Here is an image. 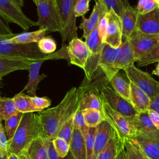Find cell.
I'll return each instance as SVG.
<instances>
[{
    "label": "cell",
    "instance_id": "cell-1",
    "mask_svg": "<svg viewBox=\"0 0 159 159\" xmlns=\"http://www.w3.org/2000/svg\"><path fill=\"white\" fill-rule=\"evenodd\" d=\"M79 101L78 88L73 87L57 106L37 114L42 137L51 140L57 138L62 126L78 111Z\"/></svg>",
    "mask_w": 159,
    "mask_h": 159
},
{
    "label": "cell",
    "instance_id": "cell-2",
    "mask_svg": "<svg viewBox=\"0 0 159 159\" xmlns=\"http://www.w3.org/2000/svg\"><path fill=\"white\" fill-rule=\"evenodd\" d=\"M39 136H41V130L37 114L24 113L12 139L8 142V152L16 155L24 153Z\"/></svg>",
    "mask_w": 159,
    "mask_h": 159
},
{
    "label": "cell",
    "instance_id": "cell-3",
    "mask_svg": "<svg viewBox=\"0 0 159 159\" xmlns=\"http://www.w3.org/2000/svg\"><path fill=\"white\" fill-rule=\"evenodd\" d=\"M37 7L39 29L47 32L61 31L60 15L57 0H33Z\"/></svg>",
    "mask_w": 159,
    "mask_h": 159
},
{
    "label": "cell",
    "instance_id": "cell-4",
    "mask_svg": "<svg viewBox=\"0 0 159 159\" xmlns=\"http://www.w3.org/2000/svg\"><path fill=\"white\" fill-rule=\"evenodd\" d=\"M76 0H57L59 15L61 31L60 32L62 43L78 37L76 24V16L74 12Z\"/></svg>",
    "mask_w": 159,
    "mask_h": 159
},
{
    "label": "cell",
    "instance_id": "cell-5",
    "mask_svg": "<svg viewBox=\"0 0 159 159\" xmlns=\"http://www.w3.org/2000/svg\"><path fill=\"white\" fill-rule=\"evenodd\" d=\"M7 39L10 37H0V55L34 61L47 55L40 51L37 43H12Z\"/></svg>",
    "mask_w": 159,
    "mask_h": 159
},
{
    "label": "cell",
    "instance_id": "cell-6",
    "mask_svg": "<svg viewBox=\"0 0 159 159\" xmlns=\"http://www.w3.org/2000/svg\"><path fill=\"white\" fill-rule=\"evenodd\" d=\"M24 6L22 0H0V17L7 23L17 24L24 30L37 26V23L27 17L21 10Z\"/></svg>",
    "mask_w": 159,
    "mask_h": 159
},
{
    "label": "cell",
    "instance_id": "cell-7",
    "mask_svg": "<svg viewBox=\"0 0 159 159\" xmlns=\"http://www.w3.org/2000/svg\"><path fill=\"white\" fill-rule=\"evenodd\" d=\"M102 100V99H101ZM102 102V112L105 120L107 121L119 138L124 142L134 139L137 130L132 122V119L127 118L112 109L106 103Z\"/></svg>",
    "mask_w": 159,
    "mask_h": 159
},
{
    "label": "cell",
    "instance_id": "cell-8",
    "mask_svg": "<svg viewBox=\"0 0 159 159\" xmlns=\"http://www.w3.org/2000/svg\"><path fill=\"white\" fill-rule=\"evenodd\" d=\"M53 59H64L70 61V58L67 52V46L63 44L62 47L57 52L47 55L44 58L33 62L29 69V81L20 93L27 91V93L29 94H32V96H36V91L38 88L39 82L47 76L45 74L39 75L40 67L45 61Z\"/></svg>",
    "mask_w": 159,
    "mask_h": 159
},
{
    "label": "cell",
    "instance_id": "cell-9",
    "mask_svg": "<svg viewBox=\"0 0 159 159\" xmlns=\"http://www.w3.org/2000/svg\"><path fill=\"white\" fill-rule=\"evenodd\" d=\"M130 82L145 93L150 99L159 95V81L155 80L150 74L134 66H130L124 70Z\"/></svg>",
    "mask_w": 159,
    "mask_h": 159
},
{
    "label": "cell",
    "instance_id": "cell-10",
    "mask_svg": "<svg viewBox=\"0 0 159 159\" xmlns=\"http://www.w3.org/2000/svg\"><path fill=\"white\" fill-rule=\"evenodd\" d=\"M85 42L88 45L89 53L83 70L85 73L84 79L89 81L99 66V60L104 44L99 37L98 26L86 39Z\"/></svg>",
    "mask_w": 159,
    "mask_h": 159
},
{
    "label": "cell",
    "instance_id": "cell-11",
    "mask_svg": "<svg viewBox=\"0 0 159 159\" xmlns=\"http://www.w3.org/2000/svg\"><path fill=\"white\" fill-rule=\"evenodd\" d=\"M100 96L102 101L112 109L127 118L133 119L138 114L129 101L120 96L108 85L101 90Z\"/></svg>",
    "mask_w": 159,
    "mask_h": 159
},
{
    "label": "cell",
    "instance_id": "cell-12",
    "mask_svg": "<svg viewBox=\"0 0 159 159\" xmlns=\"http://www.w3.org/2000/svg\"><path fill=\"white\" fill-rule=\"evenodd\" d=\"M136 61L151 52L159 44V36L134 31L128 39Z\"/></svg>",
    "mask_w": 159,
    "mask_h": 159
},
{
    "label": "cell",
    "instance_id": "cell-13",
    "mask_svg": "<svg viewBox=\"0 0 159 159\" xmlns=\"http://www.w3.org/2000/svg\"><path fill=\"white\" fill-rule=\"evenodd\" d=\"M148 159H159V130L137 133L133 139Z\"/></svg>",
    "mask_w": 159,
    "mask_h": 159
},
{
    "label": "cell",
    "instance_id": "cell-14",
    "mask_svg": "<svg viewBox=\"0 0 159 159\" xmlns=\"http://www.w3.org/2000/svg\"><path fill=\"white\" fill-rule=\"evenodd\" d=\"M122 25L121 19L111 10L107 13V26L104 43L117 48L122 43Z\"/></svg>",
    "mask_w": 159,
    "mask_h": 159
},
{
    "label": "cell",
    "instance_id": "cell-15",
    "mask_svg": "<svg viewBox=\"0 0 159 159\" xmlns=\"http://www.w3.org/2000/svg\"><path fill=\"white\" fill-rule=\"evenodd\" d=\"M67 52L70 63L84 70L89 53L86 43L78 37L73 39L69 42Z\"/></svg>",
    "mask_w": 159,
    "mask_h": 159
},
{
    "label": "cell",
    "instance_id": "cell-16",
    "mask_svg": "<svg viewBox=\"0 0 159 159\" xmlns=\"http://www.w3.org/2000/svg\"><path fill=\"white\" fill-rule=\"evenodd\" d=\"M134 31L159 36V7L146 14H139Z\"/></svg>",
    "mask_w": 159,
    "mask_h": 159
},
{
    "label": "cell",
    "instance_id": "cell-17",
    "mask_svg": "<svg viewBox=\"0 0 159 159\" xmlns=\"http://www.w3.org/2000/svg\"><path fill=\"white\" fill-rule=\"evenodd\" d=\"M108 12L102 0L95 1V5L89 17L87 19L83 17L82 22L79 26V28L83 30V38L86 39L91 34L93 30L98 25L101 17Z\"/></svg>",
    "mask_w": 159,
    "mask_h": 159
},
{
    "label": "cell",
    "instance_id": "cell-18",
    "mask_svg": "<svg viewBox=\"0 0 159 159\" xmlns=\"http://www.w3.org/2000/svg\"><path fill=\"white\" fill-rule=\"evenodd\" d=\"M119 52V47L117 48L104 43L102 50L99 67L104 72L109 81L114 76L117 71L114 68V64Z\"/></svg>",
    "mask_w": 159,
    "mask_h": 159
},
{
    "label": "cell",
    "instance_id": "cell-19",
    "mask_svg": "<svg viewBox=\"0 0 159 159\" xmlns=\"http://www.w3.org/2000/svg\"><path fill=\"white\" fill-rule=\"evenodd\" d=\"M112 132L113 129L106 120L102 121L96 127L92 159H96L98 155L107 144Z\"/></svg>",
    "mask_w": 159,
    "mask_h": 159
},
{
    "label": "cell",
    "instance_id": "cell-20",
    "mask_svg": "<svg viewBox=\"0 0 159 159\" xmlns=\"http://www.w3.org/2000/svg\"><path fill=\"white\" fill-rule=\"evenodd\" d=\"M34 61L0 55V76L17 70H29Z\"/></svg>",
    "mask_w": 159,
    "mask_h": 159
},
{
    "label": "cell",
    "instance_id": "cell-21",
    "mask_svg": "<svg viewBox=\"0 0 159 159\" xmlns=\"http://www.w3.org/2000/svg\"><path fill=\"white\" fill-rule=\"evenodd\" d=\"M136 61L133 50L130 46L129 39H125L119 47V52L114 64V68L119 71L120 70L134 65Z\"/></svg>",
    "mask_w": 159,
    "mask_h": 159
},
{
    "label": "cell",
    "instance_id": "cell-22",
    "mask_svg": "<svg viewBox=\"0 0 159 159\" xmlns=\"http://www.w3.org/2000/svg\"><path fill=\"white\" fill-rule=\"evenodd\" d=\"M130 82V81H129ZM129 102L138 112H147L150 109L151 99L148 95L132 82Z\"/></svg>",
    "mask_w": 159,
    "mask_h": 159
},
{
    "label": "cell",
    "instance_id": "cell-23",
    "mask_svg": "<svg viewBox=\"0 0 159 159\" xmlns=\"http://www.w3.org/2000/svg\"><path fill=\"white\" fill-rule=\"evenodd\" d=\"M79 97L78 110L83 111L86 109H96L102 112V102L100 91L94 89L86 91Z\"/></svg>",
    "mask_w": 159,
    "mask_h": 159
},
{
    "label": "cell",
    "instance_id": "cell-24",
    "mask_svg": "<svg viewBox=\"0 0 159 159\" xmlns=\"http://www.w3.org/2000/svg\"><path fill=\"white\" fill-rule=\"evenodd\" d=\"M123 142L113 129L112 136L104 148L99 153L96 159H117L124 148Z\"/></svg>",
    "mask_w": 159,
    "mask_h": 159
},
{
    "label": "cell",
    "instance_id": "cell-25",
    "mask_svg": "<svg viewBox=\"0 0 159 159\" xmlns=\"http://www.w3.org/2000/svg\"><path fill=\"white\" fill-rule=\"evenodd\" d=\"M70 151L73 159H86L85 139L76 124L74 125L73 133L70 143Z\"/></svg>",
    "mask_w": 159,
    "mask_h": 159
},
{
    "label": "cell",
    "instance_id": "cell-26",
    "mask_svg": "<svg viewBox=\"0 0 159 159\" xmlns=\"http://www.w3.org/2000/svg\"><path fill=\"white\" fill-rule=\"evenodd\" d=\"M136 9L132 7L129 3L127 4L124 14L121 19L122 25V37L128 39L134 32L138 18Z\"/></svg>",
    "mask_w": 159,
    "mask_h": 159
},
{
    "label": "cell",
    "instance_id": "cell-27",
    "mask_svg": "<svg viewBox=\"0 0 159 159\" xmlns=\"http://www.w3.org/2000/svg\"><path fill=\"white\" fill-rule=\"evenodd\" d=\"M22 153L27 159H48L43 138L41 136L35 139Z\"/></svg>",
    "mask_w": 159,
    "mask_h": 159
},
{
    "label": "cell",
    "instance_id": "cell-28",
    "mask_svg": "<svg viewBox=\"0 0 159 159\" xmlns=\"http://www.w3.org/2000/svg\"><path fill=\"white\" fill-rule=\"evenodd\" d=\"M46 30L44 29H39L33 32H27L21 34H16L14 37L7 39V42L12 43H37L42 39L45 37Z\"/></svg>",
    "mask_w": 159,
    "mask_h": 159
},
{
    "label": "cell",
    "instance_id": "cell-29",
    "mask_svg": "<svg viewBox=\"0 0 159 159\" xmlns=\"http://www.w3.org/2000/svg\"><path fill=\"white\" fill-rule=\"evenodd\" d=\"M137 133L148 132L157 130L149 116L148 111L147 112H138L132 119Z\"/></svg>",
    "mask_w": 159,
    "mask_h": 159
},
{
    "label": "cell",
    "instance_id": "cell-30",
    "mask_svg": "<svg viewBox=\"0 0 159 159\" xmlns=\"http://www.w3.org/2000/svg\"><path fill=\"white\" fill-rule=\"evenodd\" d=\"M109 83L117 94L129 101L130 94V82L127 83L118 72L110 80Z\"/></svg>",
    "mask_w": 159,
    "mask_h": 159
},
{
    "label": "cell",
    "instance_id": "cell-31",
    "mask_svg": "<svg viewBox=\"0 0 159 159\" xmlns=\"http://www.w3.org/2000/svg\"><path fill=\"white\" fill-rule=\"evenodd\" d=\"M12 99L17 111L23 114L36 112L31 101V96L20 92L16 94Z\"/></svg>",
    "mask_w": 159,
    "mask_h": 159
},
{
    "label": "cell",
    "instance_id": "cell-32",
    "mask_svg": "<svg viewBox=\"0 0 159 159\" xmlns=\"http://www.w3.org/2000/svg\"><path fill=\"white\" fill-rule=\"evenodd\" d=\"M124 151L127 159H147L146 157L133 139H128L124 141Z\"/></svg>",
    "mask_w": 159,
    "mask_h": 159
},
{
    "label": "cell",
    "instance_id": "cell-33",
    "mask_svg": "<svg viewBox=\"0 0 159 159\" xmlns=\"http://www.w3.org/2000/svg\"><path fill=\"white\" fill-rule=\"evenodd\" d=\"M87 126L89 128L96 127L105 120L103 112L96 109H86L82 111Z\"/></svg>",
    "mask_w": 159,
    "mask_h": 159
},
{
    "label": "cell",
    "instance_id": "cell-34",
    "mask_svg": "<svg viewBox=\"0 0 159 159\" xmlns=\"http://www.w3.org/2000/svg\"><path fill=\"white\" fill-rule=\"evenodd\" d=\"M17 112L12 98L0 97V121H5Z\"/></svg>",
    "mask_w": 159,
    "mask_h": 159
},
{
    "label": "cell",
    "instance_id": "cell-35",
    "mask_svg": "<svg viewBox=\"0 0 159 159\" xmlns=\"http://www.w3.org/2000/svg\"><path fill=\"white\" fill-rule=\"evenodd\" d=\"M23 114V113L17 111L15 114L4 121V128L8 142L12 139L17 127H19Z\"/></svg>",
    "mask_w": 159,
    "mask_h": 159
},
{
    "label": "cell",
    "instance_id": "cell-36",
    "mask_svg": "<svg viewBox=\"0 0 159 159\" xmlns=\"http://www.w3.org/2000/svg\"><path fill=\"white\" fill-rule=\"evenodd\" d=\"M107 11H113L121 19L127 4L129 3L127 1L124 0H102Z\"/></svg>",
    "mask_w": 159,
    "mask_h": 159
},
{
    "label": "cell",
    "instance_id": "cell-37",
    "mask_svg": "<svg viewBox=\"0 0 159 159\" xmlns=\"http://www.w3.org/2000/svg\"><path fill=\"white\" fill-rule=\"evenodd\" d=\"M37 45L40 51L45 55L54 53L57 48L56 42L50 36L44 37L37 43Z\"/></svg>",
    "mask_w": 159,
    "mask_h": 159
},
{
    "label": "cell",
    "instance_id": "cell-38",
    "mask_svg": "<svg viewBox=\"0 0 159 159\" xmlns=\"http://www.w3.org/2000/svg\"><path fill=\"white\" fill-rule=\"evenodd\" d=\"M74 117L70 119L62 126L57 137L61 138L66 141L69 144L70 143L74 130Z\"/></svg>",
    "mask_w": 159,
    "mask_h": 159
},
{
    "label": "cell",
    "instance_id": "cell-39",
    "mask_svg": "<svg viewBox=\"0 0 159 159\" xmlns=\"http://www.w3.org/2000/svg\"><path fill=\"white\" fill-rule=\"evenodd\" d=\"M52 143L58 157L65 158L70 151V144L65 140L57 137L52 140Z\"/></svg>",
    "mask_w": 159,
    "mask_h": 159
},
{
    "label": "cell",
    "instance_id": "cell-40",
    "mask_svg": "<svg viewBox=\"0 0 159 159\" xmlns=\"http://www.w3.org/2000/svg\"><path fill=\"white\" fill-rule=\"evenodd\" d=\"M159 61V44L137 61L139 66H146Z\"/></svg>",
    "mask_w": 159,
    "mask_h": 159
},
{
    "label": "cell",
    "instance_id": "cell-41",
    "mask_svg": "<svg viewBox=\"0 0 159 159\" xmlns=\"http://www.w3.org/2000/svg\"><path fill=\"white\" fill-rule=\"evenodd\" d=\"M158 6L155 0H140L135 9L139 14L143 15L152 12Z\"/></svg>",
    "mask_w": 159,
    "mask_h": 159
},
{
    "label": "cell",
    "instance_id": "cell-42",
    "mask_svg": "<svg viewBox=\"0 0 159 159\" xmlns=\"http://www.w3.org/2000/svg\"><path fill=\"white\" fill-rule=\"evenodd\" d=\"M96 131V127L89 128L88 134L86 137V138L84 139L85 145H86V159H92L93 151H94Z\"/></svg>",
    "mask_w": 159,
    "mask_h": 159
},
{
    "label": "cell",
    "instance_id": "cell-43",
    "mask_svg": "<svg viewBox=\"0 0 159 159\" xmlns=\"http://www.w3.org/2000/svg\"><path fill=\"white\" fill-rule=\"evenodd\" d=\"M31 101L36 112H41L45 108H47L51 105V100L45 97H38V96H31Z\"/></svg>",
    "mask_w": 159,
    "mask_h": 159
},
{
    "label": "cell",
    "instance_id": "cell-44",
    "mask_svg": "<svg viewBox=\"0 0 159 159\" xmlns=\"http://www.w3.org/2000/svg\"><path fill=\"white\" fill-rule=\"evenodd\" d=\"M74 123L78 126L82 135L85 139L88 134L89 127H88L86 124L82 111L78 110V111L76 112L74 116Z\"/></svg>",
    "mask_w": 159,
    "mask_h": 159
},
{
    "label": "cell",
    "instance_id": "cell-45",
    "mask_svg": "<svg viewBox=\"0 0 159 159\" xmlns=\"http://www.w3.org/2000/svg\"><path fill=\"white\" fill-rule=\"evenodd\" d=\"M90 0H76L74 7V12L77 17H84L89 10Z\"/></svg>",
    "mask_w": 159,
    "mask_h": 159
},
{
    "label": "cell",
    "instance_id": "cell-46",
    "mask_svg": "<svg viewBox=\"0 0 159 159\" xmlns=\"http://www.w3.org/2000/svg\"><path fill=\"white\" fill-rule=\"evenodd\" d=\"M8 140L7 138L5 128L0 121V151L2 155L7 158L8 153Z\"/></svg>",
    "mask_w": 159,
    "mask_h": 159
},
{
    "label": "cell",
    "instance_id": "cell-47",
    "mask_svg": "<svg viewBox=\"0 0 159 159\" xmlns=\"http://www.w3.org/2000/svg\"><path fill=\"white\" fill-rule=\"evenodd\" d=\"M107 13L108 12H107L104 16L101 17L98 25L99 35L102 43L104 42V40L106 35V30H107Z\"/></svg>",
    "mask_w": 159,
    "mask_h": 159
},
{
    "label": "cell",
    "instance_id": "cell-48",
    "mask_svg": "<svg viewBox=\"0 0 159 159\" xmlns=\"http://www.w3.org/2000/svg\"><path fill=\"white\" fill-rule=\"evenodd\" d=\"M16 34L9 27L7 23L0 17V37H12Z\"/></svg>",
    "mask_w": 159,
    "mask_h": 159
},
{
    "label": "cell",
    "instance_id": "cell-49",
    "mask_svg": "<svg viewBox=\"0 0 159 159\" xmlns=\"http://www.w3.org/2000/svg\"><path fill=\"white\" fill-rule=\"evenodd\" d=\"M43 140H44V143L47 149L48 159H63L58 157L57 152L54 148L52 140L47 139H44V138H43Z\"/></svg>",
    "mask_w": 159,
    "mask_h": 159
},
{
    "label": "cell",
    "instance_id": "cell-50",
    "mask_svg": "<svg viewBox=\"0 0 159 159\" xmlns=\"http://www.w3.org/2000/svg\"><path fill=\"white\" fill-rule=\"evenodd\" d=\"M148 114L154 126L159 130V114L152 109L148 110Z\"/></svg>",
    "mask_w": 159,
    "mask_h": 159
},
{
    "label": "cell",
    "instance_id": "cell-51",
    "mask_svg": "<svg viewBox=\"0 0 159 159\" xmlns=\"http://www.w3.org/2000/svg\"><path fill=\"white\" fill-rule=\"evenodd\" d=\"M150 109L153 110L159 114V95L151 100Z\"/></svg>",
    "mask_w": 159,
    "mask_h": 159
},
{
    "label": "cell",
    "instance_id": "cell-52",
    "mask_svg": "<svg viewBox=\"0 0 159 159\" xmlns=\"http://www.w3.org/2000/svg\"><path fill=\"white\" fill-rule=\"evenodd\" d=\"M7 159H27V158L24 153H21L19 155H16V154L8 152L7 156Z\"/></svg>",
    "mask_w": 159,
    "mask_h": 159
},
{
    "label": "cell",
    "instance_id": "cell-53",
    "mask_svg": "<svg viewBox=\"0 0 159 159\" xmlns=\"http://www.w3.org/2000/svg\"><path fill=\"white\" fill-rule=\"evenodd\" d=\"M119 159H127L125 153V151H124V148L120 152V153L119 155Z\"/></svg>",
    "mask_w": 159,
    "mask_h": 159
},
{
    "label": "cell",
    "instance_id": "cell-54",
    "mask_svg": "<svg viewBox=\"0 0 159 159\" xmlns=\"http://www.w3.org/2000/svg\"><path fill=\"white\" fill-rule=\"evenodd\" d=\"M152 74H153V75H156V76H159V65L157 64V65L156 68H155V70H153Z\"/></svg>",
    "mask_w": 159,
    "mask_h": 159
},
{
    "label": "cell",
    "instance_id": "cell-55",
    "mask_svg": "<svg viewBox=\"0 0 159 159\" xmlns=\"http://www.w3.org/2000/svg\"><path fill=\"white\" fill-rule=\"evenodd\" d=\"M0 159H7L6 157H4L2 155L1 151H0Z\"/></svg>",
    "mask_w": 159,
    "mask_h": 159
},
{
    "label": "cell",
    "instance_id": "cell-56",
    "mask_svg": "<svg viewBox=\"0 0 159 159\" xmlns=\"http://www.w3.org/2000/svg\"><path fill=\"white\" fill-rule=\"evenodd\" d=\"M2 80V76H0V87H1V86Z\"/></svg>",
    "mask_w": 159,
    "mask_h": 159
},
{
    "label": "cell",
    "instance_id": "cell-57",
    "mask_svg": "<svg viewBox=\"0 0 159 159\" xmlns=\"http://www.w3.org/2000/svg\"><path fill=\"white\" fill-rule=\"evenodd\" d=\"M155 1H156V2H157L158 6L159 7V0H155Z\"/></svg>",
    "mask_w": 159,
    "mask_h": 159
},
{
    "label": "cell",
    "instance_id": "cell-58",
    "mask_svg": "<svg viewBox=\"0 0 159 159\" xmlns=\"http://www.w3.org/2000/svg\"><path fill=\"white\" fill-rule=\"evenodd\" d=\"M158 65H159V61H158Z\"/></svg>",
    "mask_w": 159,
    "mask_h": 159
},
{
    "label": "cell",
    "instance_id": "cell-59",
    "mask_svg": "<svg viewBox=\"0 0 159 159\" xmlns=\"http://www.w3.org/2000/svg\"><path fill=\"white\" fill-rule=\"evenodd\" d=\"M117 159H119V156H118V157H117Z\"/></svg>",
    "mask_w": 159,
    "mask_h": 159
},
{
    "label": "cell",
    "instance_id": "cell-60",
    "mask_svg": "<svg viewBox=\"0 0 159 159\" xmlns=\"http://www.w3.org/2000/svg\"><path fill=\"white\" fill-rule=\"evenodd\" d=\"M146 158H147V157H146ZM147 159H148V158H147Z\"/></svg>",
    "mask_w": 159,
    "mask_h": 159
}]
</instances>
